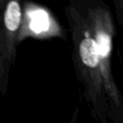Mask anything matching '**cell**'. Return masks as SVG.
<instances>
[{"instance_id": "obj_1", "label": "cell", "mask_w": 123, "mask_h": 123, "mask_svg": "<svg viewBox=\"0 0 123 123\" xmlns=\"http://www.w3.org/2000/svg\"><path fill=\"white\" fill-rule=\"evenodd\" d=\"M66 14L72 35L74 64L87 105L98 123H109L110 108L95 40L77 3L66 8Z\"/></svg>"}, {"instance_id": "obj_2", "label": "cell", "mask_w": 123, "mask_h": 123, "mask_svg": "<svg viewBox=\"0 0 123 123\" xmlns=\"http://www.w3.org/2000/svg\"><path fill=\"white\" fill-rule=\"evenodd\" d=\"M81 12L95 40L101 62L105 90L113 123L123 122V103L111 72L113 23L108 7L100 1L81 3Z\"/></svg>"}, {"instance_id": "obj_3", "label": "cell", "mask_w": 123, "mask_h": 123, "mask_svg": "<svg viewBox=\"0 0 123 123\" xmlns=\"http://www.w3.org/2000/svg\"><path fill=\"white\" fill-rule=\"evenodd\" d=\"M23 21L20 3L0 1V90L5 93L9 72L15 56V44Z\"/></svg>"}, {"instance_id": "obj_4", "label": "cell", "mask_w": 123, "mask_h": 123, "mask_svg": "<svg viewBox=\"0 0 123 123\" xmlns=\"http://www.w3.org/2000/svg\"><path fill=\"white\" fill-rule=\"evenodd\" d=\"M122 123H123V122H122Z\"/></svg>"}]
</instances>
